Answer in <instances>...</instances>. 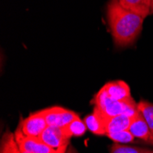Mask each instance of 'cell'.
<instances>
[{"instance_id":"cell-1","label":"cell","mask_w":153,"mask_h":153,"mask_svg":"<svg viewBox=\"0 0 153 153\" xmlns=\"http://www.w3.org/2000/svg\"><path fill=\"white\" fill-rule=\"evenodd\" d=\"M106 13L115 45L123 48L133 44L142 30L145 19L123 7L117 0H109Z\"/></svg>"},{"instance_id":"cell-2","label":"cell","mask_w":153,"mask_h":153,"mask_svg":"<svg viewBox=\"0 0 153 153\" xmlns=\"http://www.w3.org/2000/svg\"><path fill=\"white\" fill-rule=\"evenodd\" d=\"M93 103L94 107L101 111V113L107 117H116L118 115H128L130 117H136L140 110L137 107V104L132 98L127 100H113L107 95L105 91L101 88L94 97Z\"/></svg>"},{"instance_id":"cell-3","label":"cell","mask_w":153,"mask_h":153,"mask_svg":"<svg viewBox=\"0 0 153 153\" xmlns=\"http://www.w3.org/2000/svg\"><path fill=\"white\" fill-rule=\"evenodd\" d=\"M39 113L45 117L48 126L52 127H65L75 119L80 118L74 111L65 109L61 106L49 107L40 110Z\"/></svg>"},{"instance_id":"cell-4","label":"cell","mask_w":153,"mask_h":153,"mask_svg":"<svg viewBox=\"0 0 153 153\" xmlns=\"http://www.w3.org/2000/svg\"><path fill=\"white\" fill-rule=\"evenodd\" d=\"M14 134H15L16 141L20 150L29 153H55L58 149L49 147L39 137H30L24 135L19 127H18Z\"/></svg>"},{"instance_id":"cell-5","label":"cell","mask_w":153,"mask_h":153,"mask_svg":"<svg viewBox=\"0 0 153 153\" xmlns=\"http://www.w3.org/2000/svg\"><path fill=\"white\" fill-rule=\"evenodd\" d=\"M39 138L49 147L52 149H60L63 146L70 145L72 137L69 135L64 127L48 126L39 136Z\"/></svg>"},{"instance_id":"cell-6","label":"cell","mask_w":153,"mask_h":153,"mask_svg":"<svg viewBox=\"0 0 153 153\" xmlns=\"http://www.w3.org/2000/svg\"><path fill=\"white\" fill-rule=\"evenodd\" d=\"M19 127L24 135L30 137H39L48 127L45 117L39 113V111L30 114L25 119H21Z\"/></svg>"},{"instance_id":"cell-7","label":"cell","mask_w":153,"mask_h":153,"mask_svg":"<svg viewBox=\"0 0 153 153\" xmlns=\"http://www.w3.org/2000/svg\"><path fill=\"white\" fill-rule=\"evenodd\" d=\"M107 95L113 100L122 101L131 98L130 88L124 81H112L106 82L102 87Z\"/></svg>"},{"instance_id":"cell-8","label":"cell","mask_w":153,"mask_h":153,"mask_svg":"<svg viewBox=\"0 0 153 153\" xmlns=\"http://www.w3.org/2000/svg\"><path fill=\"white\" fill-rule=\"evenodd\" d=\"M128 130L135 137L153 145V135L148 126V123L140 112L134 117Z\"/></svg>"},{"instance_id":"cell-9","label":"cell","mask_w":153,"mask_h":153,"mask_svg":"<svg viewBox=\"0 0 153 153\" xmlns=\"http://www.w3.org/2000/svg\"><path fill=\"white\" fill-rule=\"evenodd\" d=\"M86 128L92 133L98 136H105V117L101 113V111L96 107H94L93 113L85 117L83 119Z\"/></svg>"},{"instance_id":"cell-10","label":"cell","mask_w":153,"mask_h":153,"mask_svg":"<svg viewBox=\"0 0 153 153\" xmlns=\"http://www.w3.org/2000/svg\"><path fill=\"white\" fill-rule=\"evenodd\" d=\"M135 117L128 115H118L116 117H105V131L107 133H112L122 130H128L130 125Z\"/></svg>"},{"instance_id":"cell-11","label":"cell","mask_w":153,"mask_h":153,"mask_svg":"<svg viewBox=\"0 0 153 153\" xmlns=\"http://www.w3.org/2000/svg\"><path fill=\"white\" fill-rule=\"evenodd\" d=\"M126 9L146 19L151 11L152 0H117Z\"/></svg>"},{"instance_id":"cell-12","label":"cell","mask_w":153,"mask_h":153,"mask_svg":"<svg viewBox=\"0 0 153 153\" xmlns=\"http://www.w3.org/2000/svg\"><path fill=\"white\" fill-rule=\"evenodd\" d=\"M0 153H21L14 133L10 131H7L4 133L1 140Z\"/></svg>"},{"instance_id":"cell-13","label":"cell","mask_w":153,"mask_h":153,"mask_svg":"<svg viewBox=\"0 0 153 153\" xmlns=\"http://www.w3.org/2000/svg\"><path fill=\"white\" fill-rule=\"evenodd\" d=\"M137 107L148 123V126L153 135V104L141 100L137 103Z\"/></svg>"},{"instance_id":"cell-14","label":"cell","mask_w":153,"mask_h":153,"mask_svg":"<svg viewBox=\"0 0 153 153\" xmlns=\"http://www.w3.org/2000/svg\"><path fill=\"white\" fill-rule=\"evenodd\" d=\"M64 128H66L67 132L72 137L82 136L87 129L85 123L82 120H81V118L75 119L74 121H73L72 123L67 125V126H65Z\"/></svg>"},{"instance_id":"cell-15","label":"cell","mask_w":153,"mask_h":153,"mask_svg":"<svg viewBox=\"0 0 153 153\" xmlns=\"http://www.w3.org/2000/svg\"><path fill=\"white\" fill-rule=\"evenodd\" d=\"M110 140H112L116 143H129L134 140L135 137L132 135V133L129 130H122V131H117L112 133H107L105 135Z\"/></svg>"},{"instance_id":"cell-16","label":"cell","mask_w":153,"mask_h":153,"mask_svg":"<svg viewBox=\"0 0 153 153\" xmlns=\"http://www.w3.org/2000/svg\"><path fill=\"white\" fill-rule=\"evenodd\" d=\"M151 150L137 148V147H130L126 146L120 143H114L111 146L110 153H149Z\"/></svg>"},{"instance_id":"cell-17","label":"cell","mask_w":153,"mask_h":153,"mask_svg":"<svg viewBox=\"0 0 153 153\" xmlns=\"http://www.w3.org/2000/svg\"><path fill=\"white\" fill-rule=\"evenodd\" d=\"M69 146H70V145H67V146H63V147H62V148L58 149H57V151H56V152H55V153H65ZM20 151H21V153H29V152H26V151H23V150H20Z\"/></svg>"},{"instance_id":"cell-18","label":"cell","mask_w":153,"mask_h":153,"mask_svg":"<svg viewBox=\"0 0 153 153\" xmlns=\"http://www.w3.org/2000/svg\"><path fill=\"white\" fill-rule=\"evenodd\" d=\"M65 153H79V152L76 150V149H75L74 147H73V146H69Z\"/></svg>"},{"instance_id":"cell-19","label":"cell","mask_w":153,"mask_h":153,"mask_svg":"<svg viewBox=\"0 0 153 153\" xmlns=\"http://www.w3.org/2000/svg\"><path fill=\"white\" fill-rule=\"evenodd\" d=\"M150 13H153V1L151 3V11H150Z\"/></svg>"},{"instance_id":"cell-20","label":"cell","mask_w":153,"mask_h":153,"mask_svg":"<svg viewBox=\"0 0 153 153\" xmlns=\"http://www.w3.org/2000/svg\"><path fill=\"white\" fill-rule=\"evenodd\" d=\"M149 153H153V151H150V152H149Z\"/></svg>"},{"instance_id":"cell-21","label":"cell","mask_w":153,"mask_h":153,"mask_svg":"<svg viewBox=\"0 0 153 153\" xmlns=\"http://www.w3.org/2000/svg\"><path fill=\"white\" fill-rule=\"evenodd\" d=\"M152 1H153V0H152Z\"/></svg>"}]
</instances>
